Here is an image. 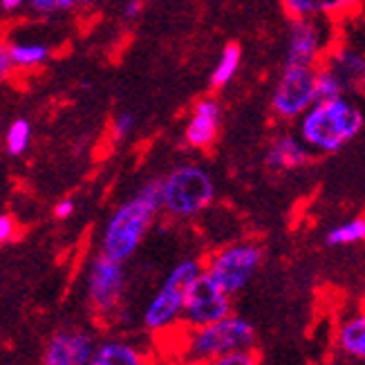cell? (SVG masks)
Segmentation results:
<instances>
[{"label":"cell","instance_id":"6da1fadb","mask_svg":"<svg viewBox=\"0 0 365 365\" xmlns=\"http://www.w3.org/2000/svg\"><path fill=\"white\" fill-rule=\"evenodd\" d=\"M162 211V180H150L135 197L117 206L101 237V253L117 262L128 260L146 237L157 213Z\"/></svg>","mask_w":365,"mask_h":365},{"label":"cell","instance_id":"7a4b0ae2","mask_svg":"<svg viewBox=\"0 0 365 365\" xmlns=\"http://www.w3.org/2000/svg\"><path fill=\"white\" fill-rule=\"evenodd\" d=\"M363 128V113L347 99L316 101L298 119V139L309 150L336 153L352 141Z\"/></svg>","mask_w":365,"mask_h":365},{"label":"cell","instance_id":"3957f363","mask_svg":"<svg viewBox=\"0 0 365 365\" xmlns=\"http://www.w3.org/2000/svg\"><path fill=\"white\" fill-rule=\"evenodd\" d=\"M215 200V184L202 166L182 164L162 180V209L178 220L204 213Z\"/></svg>","mask_w":365,"mask_h":365},{"label":"cell","instance_id":"277c9868","mask_svg":"<svg viewBox=\"0 0 365 365\" xmlns=\"http://www.w3.org/2000/svg\"><path fill=\"white\" fill-rule=\"evenodd\" d=\"M256 343V329L240 316H227L217 323H211L200 329H188L186 345L182 356L197 365L211 363L217 356L231 352L251 350Z\"/></svg>","mask_w":365,"mask_h":365},{"label":"cell","instance_id":"5b68a950","mask_svg":"<svg viewBox=\"0 0 365 365\" xmlns=\"http://www.w3.org/2000/svg\"><path fill=\"white\" fill-rule=\"evenodd\" d=\"M202 272L204 264L197 258H186L170 269V274L164 278L162 287L150 298V303L144 312V327L150 334L166 331L182 319L186 294Z\"/></svg>","mask_w":365,"mask_h":365},{"label":"cell","instance_id":"8992f818","mask_svg":"<svg viewBox=\"0 0 365 365\" xmlns=\"http://www.w3.org/2000/svg\"><path fill=\"white\" fill-rule=\"evenodd\" d=\"M260 262L262 251L258 245L237 242L211 253V258L204 264V274H209L227 296H233L247 287L253 274L258 272Z\"/></svg>","mask_w":365,"mask_h":365},{"label":"cell","instance_id":"52a82bcc","mask_svg":"<svg viewBox=\"0 0 365 365\" xmlns=\"http://www.w3.org/2000/svg\"><path fill=\"white\" fill-rule=\"evenodd\" d=\"M316 103V68L284 66L272 92V113L282 121H296Z\"/></svg>","mask_w":365,"mask_h":365},{"label":"cell","instance_id":"ba28073f","mask_svg":"<svg viewBox=\"0 0 365 365\" xmlns=\"http://www.w3.org/2000/svg\"><path fill=\"white\" fill-rule=\"evenodd\" d=\"M334 45L336 43H334V27H331V21L296 19L289 25L284 66L319 68Z\"/></svg>","mask_w":365,"mask_h":365},{"label":"cell","instance_id":"9c48e42d","mask_svg":"<svg viewBox=\"0 0 365 365\" xmlns=\"http://www.w3.org/2000/svg\"><path fill=\"white\" fill-rule=\"evenodd\" d=\"M229 314H231V296L222 292L209 274L202 272L186 294L180 321L188 329H200L227 319Z\"/></svg>","mask_w":365,"mask_h":365},{"label":"cell","instance_id":"30bf717a","mask_svg":"<svg viewBox=\"0 0 365 365\" xmlns=\"http://www.w3.org/2000/svg\"><path fill=\"white\" fill-rule=\"evenodd\" d=\"M125 287L123 264L99 253L88 269V298L92 309L101 316H113L121 305Z\"/></svg>","mask_w":365,"mask_h":365},{"label":"cell","instance_id":"8fae6325","mask_svg":"<svg viewBox=\"0 0 365 365\" xmlns=\"http://www.w3.org/2000/svg\"><path fill=\"white\" fill-rule=\"evenodd\" d=\"M339 78V83L347 94H356L365 90V50L356 45H334L321 63Z\"/></svg>","mask_w":365,"mask_h":365},{"label":"cell","instance_id":"7c38bea8","mask_svg":"<svg viewBox=\"0 0 365 365\" xmlns=\"http://www.w3.org/2000/svg\"><path fill=\"white\" fill-rule=\"evenodd\" d=\"M94 347V339L86 331L61 329L47 341L43 365H88Z\"/></svg>","mask_w":365,"mask_h":365},{"label":"cell","instance_id":"4fadbf2b","mask_svg":"<svg viewBox=\"0 0 365 365\" xmlns=\"http://www.w3.org/2000/svg\"><path fill=\"white\" fill-rule=\"evenodd\" d=\"M222 123V108L217 99L204 97L193 106L186 128H184V141L195 150H206L215 144L217 133Z\"/></svg>","mask_w":365,"mask_h":365},{"label":"cell","instance_id":"5bb4252c","mask_svg":"<svg viewBox=\"0 0 365 365\" xmlns=\"http://www.w3.org/2000/svg\"><path fill=\"white\" fill-rule=\"evenodd\" d=\"M361 0H282V7L292 21L296 19H321L336 21L350 16Z\"/></svg>","mask_w":365,"mask_h":365},{"label":"cell","instance_id":"9a60e30c","mask_svg":"<svg viewBox=\"0 0 365 365\" xmlns=\"http://www.w3.org/2000/svg\"><path fill=\"white\" fill-rule=\"evenodd\" d=\"M312 150L296 135H278L267 148V166L274 170H296L307 166Z\"/></svg>","mask_w":365,"mask_h":365},{"label":"cell","instance_id":"2e32d148","mask_svg":"<svg viewBox=\"0 0 365 365\" xmlns=\"http://www.w3.org/2000/svg\"><path fill=\"white\" fill-rule=\"evenodd\" d=\"M88 365H150V363L137 345L121 339H108L94 347Z\"/></svg>","mask_w":365,"mask_h":365},{"label":"cell","instance_id":"e0dca14e","mask_svg":"<svg viewBox=\"0 0 365 365\" xmlns=\"http://www.w3.org/2000/svg\"><path fill=\"white\" fill-rule=\"evenodd\" d=\"M9 56L16 70H36L52 58V47L41 41L9 43Z\"/></svg>","mask_w":365,"mask_h":365},{"label":"cell","instance_id":"ac0fdd59","mask_svg":"<svg viewBox=\"0 0 365 365\" xmlns=\"http://www.w3.org/2000/svg\"><path fill=\"white\" fill-rule=\"evenodd\" d=\"M240 63H242V50H240V45H235V43H229L225 50L220 52V58L215 63V68L211 72V86L213 88H225L229 86L237 70H240Z\"/></svg>","mask_w":365,"mask_h":365},{"label":"cell","instance_id":"d6986e66","mask_svg":"<svg viewBox=\"0 0 365 365\" xmlns=\"http://www.w3.org/2000/svg\"><path fill=\"white\" fill-rule=\"evenodd\" d=\"M339 343L347 354L365 359V314L343 325Z\"/></svg>","mask_w":365,"mask_h":365},{"label":"cell","instance_id":"ffe728a7","mask_svg":"<svg viewBox=\"0 0 365 365\" xmlns=\"http://www.w3.org/2000/svg\"><path fill=\"white\" fill-rule=\"evenodd\" d=\"M365 240V217H356L350 222L334 227L327 233V245L331 247H343V245H354Z\"/></svg>","mask_w":365,"mask_h":365},{"label":"cell","instance_id":"44dd1931","mask_svg":"<svg viewBox=\"0 0 365 365\" xmlns=\"http://www.w3.org/2000/svg\"><path fill=\"white\" fill-rule=\"evenodd\" d=\"M31 144V125L27 119H16L11 121V125L7 128V135H5V148L9 155L19 157L23 155Z\"/></svg>","mask_w":365,"mask_h":365},{"label":"cell","instance_id":"7402d4cb","mask_svg":"<svg viewBox=\"0 0 365 365\" xmlns=\"http://www.w3.org/2000/svg\"><path fill=\"white\" fill-rule=\"evenodd\" d=\"M345 97V92L339 83V78L327 68H316V101H334Z\"/></svg>","mask_w":365,"mask_h":365},{"label":"cell","instance_id":"603a6c76","mask_svg":"<svg viewBox=\"0 0 365 365\" xmlns=\"http://www.w3.org/2000/svg\"><path fill=\"white\" fill-rule=\"evenodd\" d=\"M25 5L38 16H56V14L74 9L72 0H27Z\"/></svg>","mask_w":365,"mask_h":365},{"label":"cell","instance_id":"cb8c5ba5","mask_svg":"<svg viewBox=\"0 0 365 365\" xmlns=\"http://www.w3.org/2000/svg\"><path fill=\"white\" fill-rule=\"evenodd\" d=\"M206 365H260V359L253 350H242V352H231L225 356H217Z\"/></svg>","mask_w":365,"mask_h":365},{"label":"cell","instance_id":"d4e9b609","mask_svg":"<svg viewBox=\"0 0 365 365\" xmlns=\"http://www.w3.org/2000/svg\"><path fill=\"white\" fill-rule=\"evenodd\" d=\"M133 130H135V117H133L130 113H121V115L113 121V137H115V141L125 139Z\"/></svg>","mask_w":365,"mask_h":365},{"label":"cell","instance_id":"484cf974","mask_svg":"<svg viewBox=\"0 0 365 365\" xmlns=\"http://www.w3.org/2000/svg\"><path fill=\"white\" fill-rule=\"evenodd\" d=\"M16 72L11 56H9V43L0 38V83L7 81V78Z\"/></svg>","mask_w":365,"mask_h":365},{"label":"cell","instance_id":"4316f807","mask_svg":"<svg viewBox=\"0 0 365 365\" xmlns=\"http://www.w3.org/2000/svg\"><path fill=\"white\" fill-rule=\"evenodd\" d=\"M16 235V222L9 215H0V245L9 242Z\"/></svg>","mask_w":365,"mask_h":365},{"label":"cell","instance_id":"83f0119b","mask_svg":"<svg viewBox=\"0 0 365 365\" xmlns=\"http://www.w3.org/2000/svg\"><path fill=\"white\" fill-rule=\"evenodd\" d=\"M144 5H146V0H125V5H123V19L125 21H135L137 16L144 11Z\"/></svg>","mask_w":365,"mask_h":365},{"label":"cell","instance_id":"f1b7e54d","mask_svg":"<svg viewBox=\"0 0 365 365\" xmlns=\"http://www.w3.org/2000/svg\"><path fill=\"white\" fill-rule=\"evenodd\" d=\"M72 213H74V202L72 200H61L54 206V217L56 220H68V217H72Z\"/></svg>","mask_w":365,"mask_h":365},{"label":"cell","instance_id":"f546056e","mask_svg":"<svg viewBox=\"0 0 365 365\" xmlns=\"http://www.w3.org/2000/svg\"><path fill=\"white\" fill-rule=\"evenodd\" d=\"M25 3H27V0H0V9H5V11H16V9H21Z\"/></svg>","mask_w":365,"mask_h":365},{"label":"cell","instance_id":"4dcf8cb0","mask_svg":"<svg viewBox=\"0 0 365 365\" xmlns=\"http://www.w3.org/2000/svg\"><path fill=\"white\" fill-rule=\"evenodd\" d=\"M74 3V9H94L99 7L103 0H72Z\"/></svg>","mask_w":365,"mask_h":365},{"label":"cell","instance_id":"1f68e13d","mask_svg":"<svg viewBox=\"0 0 365 365\" xmlns=\"http://www.w3.org/2000/svg\"><path fill=\"white\" fill-rule=\"evenodd\" d=\"M155 365H197L193 361H188L184 356H178V359H166V361H160V363H155Z\"/></svg>","mask_w":365,"mask_h":365}]
</instances>
